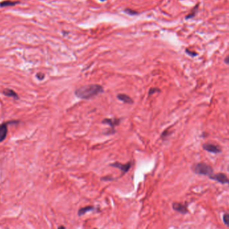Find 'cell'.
I'll return each mask as SVG.
<instances>
[{"label": "cell", "instance_id": "cell-7", "mask_svg": "<svg viewBox=\"0 0 229 229\" xmlns=\"http://www.w3.org/2000/svg\"><path fill=\"white\" fill-rule=\"evenodd\" d=\"M7 133V125L6 123L0 125V142L4 141L6 138Z\"/></svg>", "mask_w": 229, "mask_h": 229}, {"label": "cell", "instance_id": "cell-18", "mask_svg": "<svg viewBox=\"0 0 229 229\" xmlns=\"http://www.w3.org/2000/svg\"><path fill=\"white\" fill-rule=\"evenodd\" d=\"M125 11L129 14H131V15H133V14H136L137 12L136 11H134L132 10H125Z\"/></svg>", "mask_w": 229, "mask_h": 229}, {"label": "cell", "instance_id": "cell-8", "mask_svg": "<svg viewBox=\"0 0 229 229\" xmlns=\"http://www.w3.org/2000/svg\"><path fill=\"white\" fill-rule=\"evenodd\" d=\"M120 123V119H105L103 121V123L107 124L112 128L113 130H115V127L118 125Z\"/></svg>", "mask_w": 229, "mask_h": 229}, {"label": "cell", "instance_id": "cell-22", "mask_svg": "<svg viewBox=\"0 0 229 229\" xmlns=\"http://www.w3.org/2000/svg\"><path fill=\"white\" fill-rule=\"evenodd\" d=\"M100 1H106V0H100Z\"/></svg>", "mask_w": 229, "mask_h": 229}, {"label": "cell", "instance_id": "cell-16", "mask_svg": "<svg viewBox=\"0 0 229 229\" xmlns=\"http://www.w3.org/2000/svg\"><path fill=\"white\" fill-rule=\"evenodd\" d=\"M186 52L188 54H189V55L191 56H197V53L194 52H192V51H190V50H188V49L186 50Z\"/></svg>", "mask_w": 229, "mask_h": 229}, {"label": "cell", "instance_id": "cell-21", "mask_svg": "<svg viewBox=\"0 0 229 229\" xmlns=\"http://www.w3.org/2000/svg\"><path fill=\"white\" fill-rule=\"evenodd\" d=\"M227 170H228V172H229V165H228V168H227Z\"/></svg>", "mask_w": 229, "mask_h": 229}, {"label": "cell", "instance_id": "cell-13", "mask_svg": "<svg viewBox=\"0 0 229 229\" xmlns=\"http://www.w3.org/2000/svg\"><path fill=\"white\" fill-rule=\"evenodd\" d=\"M223 222L227 227H229V214L226 213L223 215Z\"/></svg>", "mask_w": 229, "mask_h": 229}, {"label": "cell", "instance_id": "cell-11", "mask_svg": "<svg viewBox=\"0 0 229 229\" xmlns=\"http://www.w3.org/2000/svg\"><path fill=\"white\" fill-rule=\"evenodd\" d=\"M3 93H4V94H5V95L7 96V97H13V98H15L16 99H18V95H17V94L14 92L13 91L11 90V89H8V88H7V89H5L4 91H3Z\"/></svg>", "mask_w": 229, "mask_h": 229}, {"label": "cell", "instance_id": "cell-4", "mask_svg": "<svg viewBox=\"0 0 229 229\" xmlns=\"http://www.w3.org/2000/svg\"><path fill=\"white\" fill-rule=\"evenodd\" d=\"M202 148L208 152L214 154L222 152V149L220 146L213 144H205L202 145Z\"/></svg>", "mask_w": 229, "mask_h": 229}, {"label": "cell", "instance_id": "cell-15", "mask_svg": "<svg viewBox=\"0 0 229 229\" xmlns=\"http://www.w3.org/2000/svg\"><path fill=\"white\" fill-rule=\"evenodd\" d=\"M159 90L158 88H151L150 90V92H149V95H151V94H153L155 93V92H159Z\"/></svg>", "mask_w": 229, "mask_h": 229}, {"label": "cell", "instance_id": "cell-20", "mask_svg": "<svg viewBox=\"0 0 229 229\" xmlns=\"http://www.w3.org/2000/svg\"><path fill=\"white\" fill-rule=\"evenodd\" d=\"M58 229H66V228H65V227H64V226L61 225V226H60V227L58 228Z\"/></svg>", "mask_w": 229, "mask_h": 229}, {"label": "cell", "instance_id": "cell-12", "mask_svg": "<svg viewBox=\"0 0 229 229\" xmlns=\"http://www.w3.org/2000/svg\"><path fill=\"white\" fill-rule=\"evenodd\" d=\"M19 2L11 1H5L0 3V6L1 7H7V6H13Z\"/></svg>", "mask_w": 229, "mask_h": 229}, {"label": "cell", "instance_id": "cell-14", "mask_svg": "<svg viewBox=\"0 0 229 229\" xmlns=\"http://www.w3.org/2000/svg\"><path fill=\"white\" fill-rule=\"evenodd\" d=\"M198 5H196V6L194 8L193 10L192 11V12H191L190 14H188V16L186 17V19L192 18V17H194V16H195V13H196V11H197V8H198Z\"/></svg>", "mask_w": 229, "mask_h": 229}, {"label": "cell", "instance_id": "cell-19", "mask_svg": "<svg viewBox=\"0 0 229 229\" xmlns=\"http://www.w3.org/2000/svg\"><path fill=\"white\" fill-rule=\"evenodd\" d=\"M225 62L227 64L229 65V55L227 56L225 58Z\"/></svg>", "mask_w": 229, "mask_h": 229}, {"label": "cell", "instance_id": "cell-23", "mask_svg": "<svg viewBox=\"0 0 229 229\" xmlns=\"http://www.w3.org/2000/svg\"><path fill=\"white\" fill-rule=\"evenodd\" d=\"M93 229H97V228H93Z\"/></svg>", "mask_w": 229, "mask_h": 229}, {"label": "cell", "instance_id": "cell-2", "mask_svg": "<svg viewBox=\"0 0 229 229\" xmlns=\"http://www.w3.org/2000/svg\"><path fill=\"white\" fill-rule=\"evenodd\" d=\"M192 170L198 175L207 176L210 177L213 174V169L210 165L204 162H200L195 164L192 168Z\"/></svg>", "mask_w": 229, "mask_h": 229}, {"label": "cell", "instance_id": "cell-9", "mask_svg": "<svg viewBox=\"0 0 229 229\" xmlns=\"http://www.w3.org/2000/svg\"><path fill=\"white\" fill-rule=\"evenodd\" d=\"M117 98H118V99L120 100V101L127 104H132L133 103V99H131L130 97L127 95V94H119L118 95H117Z\"/></svg>", "mask_w": 229, "mask_h": 229}, {"label": "cell", "instance_id": "cell-10", "mask_svg": "<svg viewBox=\"0 0 229 229\" xmlns=\"http://www.w3.org/2000/svg\"><path fill=\"white\" fill-rule=\"evenodd\" d=\"M95 208H94L93 206H87V207H82L81 208H80L79 211H78V215L79 216H83L85 214L88 213V212H91L94 210Z\"/></svg>", "mask_w": 229, "mask_h": 229}, {"label": "cell", "instance_id": "cell-17", "mask_svg": "<svg viewBox=\"0 0 229 229\" xmlns=\"http://www.w3.org/2000/svg\"><path fill=\"white\" fill-rule=\"evenodd\" d=\"M36 76L39 80H42V79H44V74H42V73H38V74H37Z\"/></svg>", "mask_w": 229, "mask_h": 229}, {"label": "cell", "instance_id": "cell-6", "mask_svg": "<svg viewBox=\"0 0 229 229\" xmlns=\"http://www.w3.org/2000/svg\"><path fill=\"white\" fill-rule=\"evenodd\" d=\"M172 208L174 210L178 212V213L182 214H186L188 212L186 205L182 204V203L174 202L172 204Z\"/></svg>", "mask_w": 229, "mask_h": 229}, {"label": "cell", "instance_id": "cell-1", "mask_svg": "<svg viewBox=\"0 0 229 229\" xmlns=\"http://www.w3.org/2000/svg\"><path fill=\"white\" fill-rule=\"evenodd\" d=\"M103 92V88L99 85H87L75 91V95L79 99L88 100Z\"/></svg>", "mask_w": 229, "mask_h": 229}, {"label": "cell", "instance_id": "cell-5", "mask_svg": "<svg viewBox=\"0 0 229 229\" xmlns=\"http://www.w3.org/2000/svg\"><path fill=\"white\" fill-rule=\"evenodd\" d=\"M131 165H132V164H131V162H128L125 164H121V163H119V162H115V163H113V164H111L110 165L111 166H113V167L119 169V170H121L122 171L123 173L125 174V173H127L129 170V169L131 167Z\"/></svg>", "mask_w": 229, "mask_h": 229}, {"label": "cell", "instance_id": "cell-3", "mask_svg": "<svg viewBox=\"0 0 229 229\" xmlns=\"http://www.w3.org/2000/svg\"><path fill=\"white\" fill-rule=\"evenodd\" d=\"M210 179L216 181L220 184H228L229 185V179L227 175L223 173H218L216 174H213L211 176L209 177Z\"/></svg>", "mask_w": 229, "mask_h": 229}]
</instances>
